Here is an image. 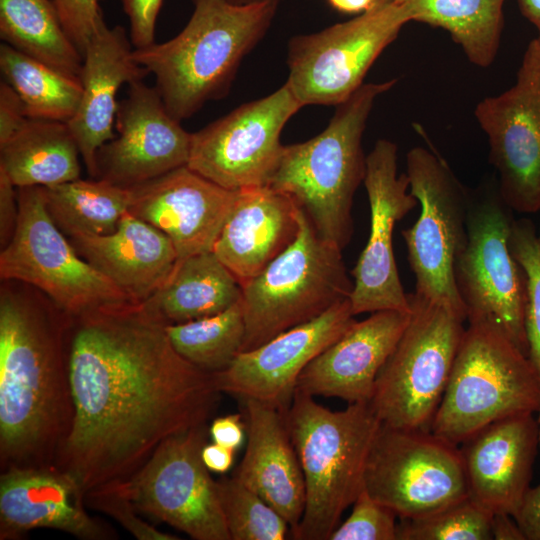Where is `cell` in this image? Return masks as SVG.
I'll return each mask as SVG.
<instances>
[{"label": "cell", "instance_id": "obj_1", "mask_svg": "<svg viewBox=\"0 0 540 540\" xmlns=\"http://www.w3.org/2000/svg\"><path fill=\"white\" fill-rule=\"evenodd\" d=\"M69 318L74 416L55 466L86 494L130 478L168 437L207 425L221 392L140 304Z\"/></svg>", "mask_w": 540, "mask_h": 540}, {"label": "cell", "instance_id": "obj_50", "mask_svg": "<svg viewBox=\"0 0 540 540\" xmlns=\"http://www.w3.org/2000/svg\"><path fill=\"white\" fill-rule=\"evenodd\" d=\"M226 1L234 5H251V4L264 3V2L279 3L280 0H226Z\"/></svg>", "mask_w": 540, "mask_h": 540}, {"label": "cell", "instance_id": "obj_21", "mask_svg": "<svg viewBox=\"0 0 540 540\" xmlns=\"http://www.w3.org/2000/svg\"><path fill=\"white\" fill-rule=\"evenodd\" d=\"M79 484L55 465L9 468L0 475V540L56 529L82 540H111L116 531L85 510Z\"/></svg>", "mask_w": 540, "mask_h": 540}, {"label": "cell", "instance_id": "obj_14", "mask_svg": "<svg viewBox=\"0 0 540 540\" xmlns=\"http://www.w3.org/2000/svg\"><path fill=\"white\" fill-rule=\"evenodd\" d=\"M209 428L165 439L130 478L118 481L140 513L195 540H231L213 480L201 458Z\"/></svg>", "mask_w": 540, "mask_h": 540}, {"label": "cell", "instance_id": "obj_10", "mask_svg": "<svg viewBox=\"0 0 540 540\" xmlns=\"http://www.w3.org/2000/svg\"><path fill=\"white\" fill-rule=\"evenodd\" d=\"M406 168L409 191L420 205L416 222L402 231L415 293L467 320L454 267L467 240L471 195L435 150L413 147Z\"/></svg>", "mask_w": 540, "mask_h": 540}, {"label": "cell", "instance_id": "obj_22", "mask_svg": "<svg viewBox=\"0 0 540 540\" xmlns=\"http://www.w3.org/2000/svg\"><path fill=\"white\" fill-rule=\"evenodd\" d=\"M539 433L537 415L522 413L492 422L461 443L468 496L492 514L513 516L530 488Z\"/></svg>", "mask_w": 540, "mask_h": 540}, {"label": "cell", "instance_id": "obj_11", "mask_svg": "<svg viewBox=\"0 0 540 540\" xmlns=\"http://www.w3.org/2000/svg\"><path fill=\"white\" fill-rule=\"evenodd\" d=\"M510 210L498 186L471 196L467 240L454 275L467 322L494 323L528 356L526 277L509 248Z\"/></svg>", "mask_w": 540, "mask_h": 540}, {"label": "cell", "instance_id": "obj_7", "mask_svg": "<svg viewBox=\"0 0 540 540\" xmlns=\"http://www.w3.org/2000/svg\"><path fill=\"white\" fill-rule=\"evenodd\" d=\"M352 288L342 250L321 239L300 209L293 243L242 286L241 352L320 316Z\"/></svg>", "mask_w": 540, "mask_h": 540}, {"label": "cell", "instance_id": "obj_36", "mask_svg": "<svg viewBox=\"0 0 540 540\" xmlns=\"http://www.w3.org/2000/svg\"><path fill=\"white\" fill-rule=\"evenodd\" d=\"M492 513L469 496L428 515L400 519L397 540H491Z\"/></svg>", "mask_w": 540, "mask_h": 540}, {"label": "cell", "instance_id": "obj_9", "mask_svg": "<svg viewBox=\"0 0 540 540\" xmlns=\"http://www.w3.org/2000/svg\"><path fill=\"white\" fill-rule=\"evenodd\" d=\"M17 199L16 229L0 253L2 280L38 289L71 318L137 304L77 253L49 215L44 187L17 188Z\"/></svg>", "mask_w": 540, "mask_h": 540}, {"label": "cell", "instance_id": "obj_2", "mask_svg": "<svg viewBox=\"0 0 540 540\" xmlns=\"http://www.w3.org/2000/svg\"><path fill=\"white\" fill-rule=\"evenodd\" d=\"M69 319L51 301L1 287V471L55 465L70 432Z\"/></svg>", "mask_w": 540, "mask_h": 540}, {"label": "cell", "instance_id": "obj_3", "mask_svg": "<svg viewBox=\"0 0 540 540\" xmlns=\"http://www.w3.org/2000/svg\"><path fill=\"white\" fill-rule=\"evenodd\" d=\"M192 1L193 13L179 34L132 52L154 75L166 109L180 122L228 93L240 62L265 35L279 4Z\"/></svg>", "mask_w": 540, "mask_h": 540}, {"label": "cell", "instance_id": "obj_34", "mask_svg": "<svg viewBox=\"0 0 540 540\" xmlns=\"http://www.w3.org/2000/svg\"><path fill=\"white\" fill-rule=\"evenodd\" d=\"M175 351L199 369L215 374L241 352L245 322L241 300L208 317L165 326Z\"/></svg>", "mask_w": 540, "mask_h": 540}, {"label": "cell", "instance_id": "obj_51", "mask_svg": "<svg viewBox=\"0 0 540 540\" xmlns=\"http://www.w3.org/2000/svg\"><path fill=\"white\" fill-rule=\"evenodd\" d=\"M537 235H538V239L540 241V226H539V232L537 233Z\"/></svg>", "mask_w": 540, "mask_h": 540}, {"label": "cell", "instance_id": "obj_12", "mask_svg": "<svg viewBox=\"0 0 540 540\" xmlns=\"http://www.w3.org/2000/svg\"><path fill=\"white\" fill-rule=\"evenodd\" d=\"M408 22L399 0H377L351 20L292 37L287 85L303 107L338 106L363 85L372 64Z\"/></svg>", "mask_w": 540, "mask_h": 540}, {"label": "cell", "instance_id": "obj_43", "mask_svg": "<svg viewBox=\"0 0 540 540\" xmlns=\"http://www.w3.org/2000/svg\"><path fill=\"white\" fill-rule=\"evenodd\" d=\"M6 173L0 169V241L5 247L16 229L19 207L17 190Z\"/></svg>", "mask_w": 540, "mask_h": 540}, {"label": "cell", "instance_id": "obj_25", "mask_svg": "<svg viewBox=\"0 0 540 540\" xmlns=\"http://www.w3.org/2000/svg\"><path fill=\"white\" fill-rule=\"evenodd\" d=\"M247 446L233 476L270 504L296 532L306 504V487L284 412L266 403L243 400Z\"/></svg>", "mask_w": 540, "mask_h": 540}, {"label": "cell", "instance_id": "obj_37", "mask_svg": "<svg viewBox=\"0 0 540 540\" xmlns=\"http://www.w3.org/2000/svg\"><path fill=\"white\" fill-rule=\"evenodd\" d=\"M509 248L526 277L525 332L528 357L540 381V241L531 220L522 218L513 221ZM537 418L540 428V411Z\"/></svg>", "mask_w": 540, "mask_h": 540}, {"label": "cell", "instance_id": "obj_29", "mask_svg": "<svg viewBox=\"0 0 540 540\" xmlns=\"http://www.w3.org/2000/svg\"><path fill=\"white\" fill-rule=\"evenodd\" d=\"M0 150V169L16 188L51 187L80 178V151L67 123L28 118Z\"/></svg>", "mask_w": 540, "mask_h": 540}, {"label": "cell", "instance_id": "obj_23", "mask_svg": "<svg viewBox=\"0 0 540 540\" xmlns=\"http://www.w3.org/2000/svg\"><path fill=\"white\" fill-rule=\"evenodd\" d=\"M410 311L380 310L355 321L304 368L296 390L348 404L370 402L377 376L408 325Z\"/></svg>", "mask_w": 540, "mask_h": 540}, {"label": "cell", "instance_id": "obj_49", "mask_svg": "<svg viewBox=\"0 0 540 540\" xmlns=\"http://www.w3.org/2000/svg\"><path fill=\"white\" fill-rule=\"evenodd\" d=\"M521 14L533 24L540 42V0H517Z\"/></svg>", "mask_w": 540, "mask_h": 540}, {"label": "cell", "instance_id": "obj_41", "mask_svg": "<svg viewBox=\"0 0 540 540\" xmlns=\"http://www.w3.org/2000/svg\"><path fill=\"white\" fill-rule=\"evenodd\" d=\"M163 0H122L129 18L130 41L134 49L154 44L157 17Z\"/></svg>", "mask_w": 540, "mask_h": 540}, {"label": "cell", "instance_id": "obj_5", "mask_svg": "<svg viewBox=\"0 0 540 540\" xmlns=\"http://www.w3.org/2000/svg\"><path fill=\"white\" fill-rule=\"evenodd\" d=\"M284 416L306 487L305 510L293 538L327 540L364 488L381 421L369 402L333 411L299 390Z\"/></svg>", "mask_w": 540, "mask_h": 540}, {"label": "cell", "instance_id": "obj_28", "mask_svg": "<svg viewBox=\"0 0 540 540\" xmlns=\"http://www.w3.org/2000/svg\"><path fill=\"white\" fill-rule=\"evenodd\" d=\"M242 297V286L213 251L179 259L143 310L165 325L218 314Z\"/></svg>", "mask_w": 540, "mask_h": 540}, {"label": "cell", "instance_id": "obj_20", "mask_svg": "<svg viewBox=\"0 0 540 540\" xmlns=\"http://www.w3.org/2000/svg\"><path fill=\"white\" fill-rule=\"evenodd\" d=\"M130 189L128 211L164 232L178 260L213 251L238 193L187 166Z\"/></svg>", "mask_w": 540, "mask_h": 540}, {"label": "cell", "instance_id": "obj_40", "mask_svg": "<svg viewBox=\"0 0 540 540\" xmlns=\"http://www.w3.org/2000/svg\"><path fill=\"white\" fill-rule=\"evenodd\" d=\"M61 24L83 56L90 41L107 25L97 0H52Z\"/></svg>", "mask_w": 540, "mask_h": 540}, {"label": "cell", "instance_id": "obj_4", "mask_svg": "<svg viewBox=\"0 0 540 540\" xmlns=\"http://www.w3.org/2000/svg\"><path fill=\"white\" fill-rule=\"evenodd\" d=\"M396 82L363 84L337 106L321 133L284 146L268 183L296 203L321 239L341 250L353 234V198L365 177L362 135L376 99Z\"/></svg>", "mask_w": 540, "mask_h": 540}, {"label": "cell", "instance_id": "obj_48", "mask_svg": "<svg viewBox=\"0 0 540 540\" xmlns=\"http://www.w3.org/2000/svg\"><path fill=\"white\" fill-rule=\"evenodd\" d=\"M377 0H327L336 11L344 14H361L369 10Z\"/></svg>", "mask_w": 540, "mask_h": 540}, {"label": "cell", "instance_id": "obj_16", "mask_svg": "<svg viewBox=\"0 0 540 540\" xmlns=\"http://www.w3.org/2000/svg\"><path fill=\"white\" fill-rule=\"evenodd\" d=\"M475 117L488 138L498 191L511 210H540V42L531 40L516 81L481 100Z\"/></svg>", "mask_w": 540, "mask_h": 540}, {"label": "cell", "instance_id": "obj_30", "mask_svg": "<svg viewBox=\"0 0 540 540\" xmlns=\"http://www.w3.org/2000/svg\"><path fill=\"white\" fill-rule=\"evenodd\" d=\"M506 0H399L409 21L447 31L468 60L490 66L498 53Z\"/></svg>", "mask_w": 540, "mask_h": 540}, {"label": "cell", "instance_id": "obj_39", "mask_svg": "<svg viewBox=\"0 0 540 540\" xmlns=\"http://www.w3.org/2000/svg\"><path fill=\"white\" fill-rule=\"evenodd\" d=\"M85 503L114 518L138 540H178L143 521L139 512L118 482L106 483L85 494Z\"/></svg>", "mask_w": 540, "mask_h": 540}, {"label": "cell", "instance_id": "obj_32", "mask_svg": "<svg viewBox=\"0 0 540 540\" xmlns=\"http://www.w3.org/2000/svg\"><path fill=\"white\" fill-rule=\"evenodd\" d=\"M44 195L49 215L67 237L113 232L131 202L130 187L95 178L44 187Z\"/></svg>", "mask_w": 540, "mask_h": 540}, {"label": "cell", "instance_id": "obj_47", "mask_svg": "<svg viewBox=\"0 0 540 540\" xmlns=\"http://www.w3.org/2000/svg\"><path fill=\"white\" fill-rule=\"evenodd\" d=\"M491 534L495 540H525L516 520L507 513L492 514Z\"/></svg>", "mask_w": 540, "mask_h": 540}, {"label": "cell", "instance_id": "obj_15", "mask_svg": "<svg viewBox=\"0 0 540 540\" xmlns=\"http://www.w3.org/2000/svg\"><path fill=\"white\" fill-rule=\"evenodd\" d=\"M303 106L285 83L192 133L187 167L228 190L268 185L284 146L281 132Z\"/></svg>", "mask_w": 540, "mask_h": 540}, {"label": "cell", "instance_id": "obj_8", "mask_svg": "<svg viewBox=\"0 0 540 540\" xmlns=\"http://www.w3.org/2000/svg\"><path fill=\"white\" fill-rule=\"evenodd\" d=\"M408 299V325L381 368L369 403L383 424L430 431L467 320L415 292Z\"/></svg>", "mask_w": 540, "mask_h": 540}, {"label": "cell", "instance_id": "obj_33", "mask_svg": "<svg viewBox=\"0 0 540 540\" xmlns=\"http://www.w3.org/2000/svg\"><path fill=\"white\" fill-rule=\"evenodd\" d=\"M0 69L17 92L26 116L67 123L82 96L81 81L37 61L6 43L0 46Z\"/></svg>", "mask_w": 540, "mask_h": 540}, {"label": "cell", "instance_id": "obj_38", "mask_svg": "<svg viewBox=\"0 0 540 540\" xmlns=\"http://www.w3.org/2000/svg\"><path fill=\"white\" fill-rule=\"evenodd\" d=\"M396 513L375 500L365 488L352 504L348 518L329 540H397Z\"/></svg>", "mask_w": 540, "mask_h": 540}, {"label": "cell", "instance_id": "obj_17", "mask_svg": "<svg viewBox=\"0 0 540 540\" xmlns=\"http://www.w3.org/2000/svg\"><path fill=\"white\" fill-rule=\"evenodd\" d=\"M369 207L368 241L351 271L354 278L349 296L354 315L380 310L410 311L393 251L397 221L417 204L410 193L406 173L397 175V146L379 139L366 156L364 177Z\"/></svg>", "mask_w": 540, "mask_h": 540}, {"label": "cell", "instance_id": "obj_45", "mask_svg": "<svg viewBox=\"0 0 540 540\" xmlns=\"http://www.w3.org/2000/svg\"><path fill=\"white\" fill-rule=\"evenodd\" d=\"M241 414H228L215 418L209 426L213 442L237 450L244 441L246 425Z\"/></svg>", "mask_w": 540, "mask_h": 540}, {"label": "cell", "instance_id": "obj_42", "mask_svg": "<svg viewBox=\"0 0 540 540\" xmlns=\"http://www.w3.org/2000/svg\"><path fill=\"white\" fill-rule=\"evenodd\" d=\"M28 120L24 105L8 82L0 84V146L9 141Z\"/></svg>", "mask_w": 540, "mask_h": 540}, {"label": "cell", "instance_id": "obj_35", "mask_svg": "<svg viewBox=\"0 0 540 540\" xmlns=\"http://www.w3.org/2000/svg\"><path fill=\"white\" fill-rule=\"evenodd\" d=\"M217 482L231 540H283L291 534L284 517L233 475Z\"/></svg>", "mask_w": 540, "mask_h": 540}, {"label": "cell", "instance_id": "obj_44", "mask_svg": "<svg viewBox=\"0 0 540 540\" xmlns=\"http://www.w3.org/2000/svg\"><path fill=\"white\" fill-rule=\"evenodd\" d=\"M513 517L525 540H540V484L527 490Z\"/></svg>", "mask_w": 540, "mask_h": 540}, {"label": "cell", "instance_id": "obj_19", "mask_svg": "<svg viewBox=\"0 0 540 540\" xmlns=\"http://www.w3.org/2000/svg\"><path fill=\"white\" fill-rule=\"evenodd\" d=\"M115 123L118 136L98 150L95 179L132 187L187 166L192 133L170 115L155 87L130 83Z\"/></svg>", "mask_w": 540, "mask_h": 540}, {"label": "cell", "instance_id": "obj_46", "mask_svg": "<svg viewBox=\"0 0 540 540\" xmlns=\"http://www.w3.org/2000/svg\"><path fill=\"white\" fill-rule=\"evenodd\" d=\"M234 450L215 442L206 443L201 450V458L209 471L225 473L230 470L234 460Z\"/></svg>", "mask_w": 540, "mask_h": 540}, {"label": "cell", "instance_id": "obj_31", "mask_svg": "<svg viewBox=\"0 0 540 540\" xmlns=\"http://www.w3.org/2000/svg\"><path fill=\"white\" fill-rule=\"evenodd\" d=\"M0 36L21 53L80 80L83 56L52 0H0Z\"/></svg>", "mask_w": 540, "mask_h": 540}, {"label": "cell", "instance_id": "obj_13", "mask_svg": "<svg viewBox=\"0 0 540 540\" xmlns=\"http://www.w3.org/2000/svg\"><path fill=\"white\" fill-rule=\"evenodd\" d=\"M364 488L399 519L422 517L468 497L458 445L431 431L382 422L368 454Z\"/></svg>", "mask_w": 540, "mask_h": 540}, {"label": "cell", "instance_id": "obj_18", "mask_svg": "<svg viewBox=\"0 0 540 540\" xmlns=\"http://www.w3.org/2000/svg\"><path fill=\"white\" fill-rule=\"evenodd\" d=\"M349 298L320 316L288 329L264 344L240 352L214 379L221 393L253 399L285 412L304 368L356 321Z\"/></svg>", "mask_w": 540, "mask_h": 540}, {"label": "cell", "instance_id": "obj_24", "mask_svg": "<svg viewBox=\"0 0 540 540\" xmlns=\"http://www.w3.org/2000/svg\"><path fill=\"white\" fill-rule=\"evenodd\" d=\"M132 43L120 26L102 29L83 54L79 107L67 122L80 156L92 178H96L98 150L112 140L118 103L116 96L124 83L130 84L148 72L132 56Z\"/></svg>", "mask_w": 540, "mask_h": 540}, {"label": "cell", "instance_id": "obj_26", "mask_svg": "<svg viewBox=\"0 0 540 540\" xmlns=\"http://www.w3.org/2000/svg\"><path fill=\"white\" fill-rule=\"evenodd\" d=\"M299 211L268 185L238 190L213 252L243 286L296 239Z\"/></svg>", "mask_w": 540, "mask_h": 540}, {"label": "cell", "instance_id": "obj_6", "mask_svg": "<svg viewBox=\"0 0 540 540\" xmlns=\"http://www.w3.org/2000/svg\"><path fill=\"white\" fill-rule=\"evenodd\" d=\"M539 411L529 357L494 323L468 322L430 431L459 446L492 422Z\"/></svg>", "mask_w": 540, "mask_h": 540}, {"label": "cell", "instance_id": "obj_27", "mask_svg": "<svg viewBox=\"0 0 540 540\" xmlns=\"http://www.w3.org/2000/svg\"><path fill=\"white\" fill-rule=\"evenodd\" d=\"M68 239L82 258L137 304L164 284L178 261L169 237L129 211L109 234Z\"/></svg>", "mask_w": 540, "mask_h": 540}]
</instances>
